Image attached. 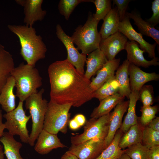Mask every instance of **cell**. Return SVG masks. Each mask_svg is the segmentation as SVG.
Instances as JSON below:
<instances>
[{
    "instance_id": "33",
    "label": "cell",
    "mask_w": 159,
    "mask_h": 159,
    "mask_svg": "<svg viewBox=\"0 0 159 159\" xmlns=\"http://www.w3.org/2000/svg\"><path fill=\"white\" fill-rule=\"evenodd\" d=\"M149 148L139 143L125 149V153L131 159H148Z\"/></svg>"
},
{
    "instance_id": "6",
    "label": "cell",
    "mask_w": 159,
    "mask_h": 159,
    "mask_svg": "<svg viewBox=\"0 0 159 159\" xmlns=\"http://www.w3.org/2000/svg\"><path fill=\"white\" fill-rule=\"evenodd\" d=\"M72 106L70 104H59L50 100L43 129L56 135L59 132L66 134L69 121V111Z\"/></svg>"
},
{
    "instance_id": "44",
    "label": "cell",
    "mask_w": 159,
    "mask_h": 159,
    "mask_svg": "<svg viewBox=\"0 0 159 159\" xmlns=\"http://www.w3.org/2000/svg\"><path fill=\"white\" fill-rule=\"evenodd\" d=\"M60 159H79L75 155L70 152L66 151L61 157Z\"/></svg>"
},
{
    "instance_id": "18",
    "label": "cell",
    "mask_w": 159,
    "mask_h": 159,
    "mask_svg": "<svg viewBox=\"0 0 159 159\" xmlns=\"http://www.w3.org/2000/svg\"><path fill=\"white\" fill-rule=\"evenodd\" d=\"M42 0H24V7L25 16L24 22L26 25L32 26L36 21L43 20L47 14V11L43 10Z\"/></svg>"
},
{
    "instance_id": "3",
    "label": "cell",
    "mask_w": 159,
    "mask_h": 159,
    "mask_svg": "<svg viewBox=\"0 0 159 159\" xmlns=\"http://www.w3.org/2000/svg\"><path fill=\"white\" fill-rule=\"evenodd\" d=\"M11 76L14 78L16 89V96L23 102L32 95L38 92L42 85V78L38 70L22 62L14 67Z\"/></svg>"
},
{
    "instance_id": "15",
    "label": "cell",
    "mask_w": 159,
    "mask_h": 159,
    "mask_svg": "<svg viewBox=\"0 0 159 159\" xmlns=\"http://www.w3.org/2000/svg\"><path fill=\"white\" fill-rule=\"evenodd\" d=\"M128 72L131 92H139L145 83L159 79V74L155 72L149 73L145 72L138 67L132 64L129 65Z\"/></svg>"
},
{
    "instance_id": "39",
    "label": "cell",
    "mask_w": 159,
    "mask_h": 159,
    "mask_svg": "<svg viewBox=\"0 0 159 159\" xmlns=\"http://www.w3.org/2000/svg\"><path fill=\"white\" fill-rule=\"evenodd\" d=\"M148 159H159V145L153 146L149 148Z\"/></svg>"
},
{
    "instance_id": "42",
    "label": "cell",
    "mask_w": 159,
    "mask_h": 159,
    "mask_svg": "<svg viewBox=\"0 0 159 159\" xmlns=\"http://www.w3.org/2000/svg\"><path fill=\"white\" fill-rule=\"evenodd\" d=\"M68 125L69 128L73 130H77L81 127L74 118L69 120Z\"/></svg>"
},
{
    "instance_id": "47",
    "label": "cell",
    "mask_w": 159,
    "mask_h": 159,
    "mask_svg": "<svg viewBox=\"0 0 159 159\" xmlns=\"http://www.w3.org/2000/svg\"><path fill=\"white\" fill-rule=\"evenodd\" d=\"M1 145L0 144V147H1Z\"/></svg>"
},
{
    "instance_id": "40",
    "label": "cell",
    "mask_w": 159,
    "mask_h": 159,
    "mask_svg": "<svg viewBox=\"0 0 159 159\" xmlns=\"http://www.w3.org/2000/svg\"><path fill=\"white\" fill-rule=\"evenodd\" d=\"M147 126L154 130L159 131V117H156L148 124Z\"/></svg>"
},
{
    "instance_id": "2",
    "label": "cell",
    "mask_w": 159,
    "mask_h": 159,
    "mask_svg": "<svg viewBox=\"0 0 159 159\" xmlns=\"http://www.w3.org/2000/svg\"><path fill=\"white\" fill-rule=\"evenodd\" d=\"M8 28L19 39L20 54L27 64L35 66L39 60L45 58L46 46L35 29L26 25H8Z\"/></svg>"
},
{
    "instance_id": "27",
    "label": "cell",
    "mask_w": 159,
    "mask_h": 159,
    "mask_svg": "<svg viewBox=\"0 0 159 159\" xmlns=\"http://www.w3.org/2000/svg\"><path fill=\"white\" fill-rule=\"evenodd\" d=\"M144 127L138 122L131 126L121 137L119 143V147L124 150L133 145L141 143Z\"/></svg>"
},
{
    "instance_id": "20",
    "label": "cell",
    "mask_w": 159,
    "mask_h": 159,
    "mask_svg": "<svg viewBox=\"0 0 159 159\" xmlns=\"http://www.w3.org/2000/svg\"><path fill=\"white\" fill-rule=\"evenodd\" d=\"M88 55L85 62L87 69L84 76L90 80L92 77L103 67L108 60L103 52L99 48Z\"/></svg>"
},
{
    "instance_id": "1",
    "label": "cell",
    "mask_w": 159,
    "mask_h": 159,
    "mask_svg": "<svg viewBox=\"0 0 159 159\" xmlns=\"http://www.w3.org/2000/svg\"><path fill=\"white\" fill-rule=\"evenodd\" d=\"M50 100L59 104L79 107L92 98L91 81L66 59L51 64L48 69Z\"/></svg>"
},
{
    "instance_id": "35",
    "label": "cell",
    "mask_w": 159,
    "mask_h": 159,
    "mask_svg": "<svg viewBox=\"0 0 159 159\" xmlns=\"http://www.w3.org/2000/svg\"><path fill=\"white\" fill-rule=\"evenodd\" d=\"M158 110L157 105L153 106H143L141 107L140 111L142 114L139 118L140 123L143 127L147 126L151 121L155 118V115Z\"/></svg>"
},
{
    "instance_id": "25",
    "label": "cell",
    "mask_w": 159,
    "mask_h": 159,
    "mask_svg": "<svg viewBox=\"0 0 159 159\" xmlns=\"http://www.w3.org/2000/svg\"><path fill=\"white\" fill-rule=\"evenodd\" d=\"M0 142L3 145L4 153L7 159H24L19 153L22 145L16 140L13 136L8 132H4Z\"/></svg>"
},
{
    "instance_id": "26",
    "label": "cell",
    "mask_w": 159,
    "mask_h": 159,
    "mask_svg": "<svg viewBox=\"0 0 159 159\" xmlns=\"http://www.w3.org/2000/svg\"><path fill=\"white\" fill-rule=\"evenodd\" d=\"M130 64L127 59L125 60L122 64L118 67L115 75L119 85L118 93L128 99L131 93L128 72Z\"/></svg>"
},
{
    "instance_id": "9",
    "label": "cell",
    "mask_w": 159,
    "mask_h": 159,
    "mask_svg": "<svg viewBox=\"0 0 159 159\" xmlns=\"http://www.w3.org/2000/svg\"><path fill=\"white\" fill-rule=\"evenodd\" d=\"M56 34L58 38L66 48L67 54L66 59L78 72L84 74V67L87 55L79 52L74 46L71 37L66 34L59 24L56 26Z\"/></svg>"
},
{
    "instance_id": "45",
    "label": "cell",
    "mask_w": 159,
    "mask_h": 159,
    "mask_svg": "<svg viewBox=\"0 0 159 159\" xmlns=\"http://www.w3.org/2000/svg\"><path fill=\"white\" fill-rule=\"evenodd\" d=\"M118 159H131L125 153L122 154Z\"/></svg>"
},
{
    "instance_id": "43",
    "label": "cell",
    "mask_w": 159,
    "mask_h": 159,
    "mask_svg": "<svg viewBox=\"0 0 159 159\" xmlns=\"http://www.w3.org/2000/svg\"><path fill=\"white\" fill-rule=\"evenodd\" d=\"M3 115L2 111L0 110V138L3 136L4 132V130L6 129L4 123L2 122Z\"/></svg>"
},
{
    "instance_id": "38",
    "label": "cell",
    "mask_w": 159,
    "mask_h": 159,
    "mask_svg": "<svg viewBox=\"0 0 159 159\" xmlns=\"http://www.w3.org/2000/svg\"><path fill=\"white\" fill-rule=\"evenodd\" d=\"M130 0H113L112 1L114 4L116 5L119 15L120 21H122L125 17L126 10Z\"/></svg>"
},
{
    "instance_id": "34",
    "label": "cell",
    "mask_w": 159,
    "mask_h": 159,
    "mask_svg": "<svg viewBox=\"0 0 159 159\" xmlns=\"http://www.w3.org/2000/svg\"><path fill=\"white\" fill-rule=\"evenodd\" d=\"M141 143L149 148L159 145V131L154 130L147 126L143 130Z\"/></svg>"
},
{
    "instance_id": "32",
    "label": "cell",
    "mask_w": 159,
    "mask_h": 159,
    "mask_svg": "<svg viewBox=\"0 0 159 159\" xmlns=\"http://www.w3.org/2000/svg\"><path fill=\"white\" fill-rule=\"evenodd\" d=\"M111 2L110 0H92L91 2L94 4L96 8L95 13L92 14L95 20L99 22L103 20L112 9Z\"/></svg>"
},
{
    "instance_id": "11",
    "label": "cell",
    "mask_w": 159,
    "mask_h": 159,
    "mask_svg": "<svg viewBox=\"0 0 159 159\" xmlns=\"http://www.w3.org/2000/svg\"><path fill=\"white\" fill-rule=\"evenodd\" d=\"M105 148L104 140L93 139L71 145L68 151L79 159H95Z\"/></svg>"
},
{
    "instance_id": "4",
    "label": "cell",
    "mask_w": 159,
    "mask_h": 159,
    "mask_svg": "<svg viewBox=\"0 0 159 159\" xmlns=\"http://www.w3.org/2000/svg\"><path fill=\"white\" fill-rule=\"evenodd\" d=\"M99 22L90 12L85 23L79 25L71 37L74 43L86 55L99 48L101 38L97 29Z\"/></svg>"
},
{
    "instance_id": "16",
    "label": "cell",
    "mask_w": 159,
    "mask_h": 159,
    "mask_svg": "<svg viewBox=\"0 0 159 159\" xmlns=\"http://www.w3.org/2000/svg\"><path fill=\"white\" fill-rule=\"evenodd\" d=\"M37 140L34 149L41 155L47 154L54 149L66 147L61 142L57 135L51 133L44 129L39 135Z\"/></svg>"
},
{
    "instance_id": "29",
    "label": "cell",
    "mask_w": 159,
    "mask_h": 159,
    "mask_svg": "<svg viewBox=\"0 0 159 159\" xmlns=\"http://www.w3.org/2000/svg\"><path fill=\"white\" fill-rule=\"evenodd\" d=\"M124 133L120 129L116 132L114 138L109 145L95 159H118L125 153L119 146L120 140Z\"/></svg>"
},
{
    "instance_id": "46",
    "label": "cell",
    "mask_w": 159,
    "mask_h": 159,
    "mask_svg": "<svg viewBox=\"0 0 159 159\" xmlns=\"http://www.w3.org/2000/svg\"><path fill=\"white\" fill-rule=\"evenodd\" d=\"M4 155L3 146L1 145L0 147V159H4Z\"/></svg>"
},
{
    "instance_id": "14",
    "label": "cell",
    "mask_w": 159,
    "mask_h": 159,
    "mask_svg": "<svg viewBox=\"0 0 159 159\" xmlns=\"http://www.w3.org/2000/svg\"><path fill=\"white\" fill-rule=\"evenodd\" d=\"M129 105V100H123L119 103L113 111L110 112L108 133L104 140L105 148L112 142L116 132L121 127L123 117L128 109Z\"/></svg>"
},
{
    "instance_id": "30",
    "label": "cell",
    "mask_w": 159,
    "mask_h": 159,
    "mask_svg": "<svg viewBox=\"0 0 159 159\" xmlns=\"http://www.w3.org/2000/svg\"><path fill=\"white\" fill-rule=\"evenodd\" d=\"M119 90V85L114 75L93 93L92 97L100 101L107 97L118 93Z\"/></svg>"
},
{
    "instance_id": "17",
    "label": "cell",
    "mask_w": 159,
    "mask_h": 159,
    "mask_svg": "<svg viewBox=\"0 0 159 159\" xmlns=\"http://www.w3.org/2000/svg\"><path fill=\"white\" fill-rule=\"evenodd\" d=\"M120 58L108 60L103 67L96 72V77L91 81L90 86L93 93L113 76L120 64Z\"/></svg>"
},
{
    "instance_id": "23",
    "label": "cell",
    "mask_w": 159,
    "mask_h": 159,
    "mask_svg": "<svg viewBox=\"0 0 159 159\" xmlns=\"http://www.w3.org/2000/svg\"><path fill=\"white\" fill-rule=\"evenodd\" d=\"M125 98L118 93L101 100L99 105L91 113V118L97 119L109 114L119 103L124 100Z\"/></svg>"
},
{
    "instance_id": "41",
    "label": "cell",
    "mask_w": 159,
    "mask_h": 159,
    "mask_svg": "<svg viewBox=\"0 0 159 159\" xmlns=\"http://www.w3.org/2000/svg\"><path fill=\"white\" fill-rule=\"evenodd\" d=\"M73 118L77 122L80 127L85 125L86 122L85 117L82 114L76 115Z\"/></svg>"
},
{
    "instance_id": "36",
    "label": "cell",
    "mask_w": 159,
    "mask_h": 159,
    "mask_svg": "<svg viewBox=\"0 0 159 159\" xmlns=\"http://www.w3.org/2000/svg\"><path fill=\"white\" fill-rule=\"evenodd\" d=\"M154 92L151 85H144L139 91V100L143 103V106H151L154 102Z\"/></svg>"
},
{
    "instance_id": "22",
    "label": "cell",
    "mask_w": 159,
    "mask_h": 159,
    "mask_svg": "<svg viewBox=\"0 0 159 159\" xmlns=\"http://www.w3.org/2000/svg\"><path fill=\"white\" fill-rule=\"evenodd\" d=\"M103 20L99 32L101 39H105L118 31L120 21L116 6L111 9Z\"/></svg>"
},
{
    "instance_id": "24",
    "label": "cell",
    "mask_w": 159,
    "mask_h": 159,
    "mask_svg": "<svg viewBox=\"0 0 159 159\" xmlns=\"http://www.w3.org/2000/svg\"><path fill=\"white\" fill-rule=\"evenodd\" d=\"M126 14L129 19H132L134 24L138 27L140 33L142 35L153 38L158 44H159V31L154 27L143 20L139 13L135 11L126 12Z\"/></svg>"
},
{
    "instance_id": "37",
    "label": "cell",
    "mask_w": 159,
    "mask_h": 159,
    "mask_svg": "<svg viewBox=\"0 0 159 159\" xmlns=\"http://www.w3.org/2000/svg\"><path fill=\"white\" fill-rule=\"evenodd\" d=\"M153 14L150 18L145 20L154 27L159 23V0H155L152 2Z\"/></svg>"
},
{
    "instance_id": "28",
    "label": "cell",
    "mask_w": 159,
    "mask_h": 159,
    "mask_svg": "<svg viewBox=\"0 0 159 159\" xmlns=\"http://www.w3.org/2000/svg\"><path fill=\"white\" fill-rule=\"evenodd\" d=\"M139 92H131L129 96V105L127 113L120 129L123 133L127 131L131 126L138 122V118L135 112L137 102L139 100Z\"/></svg>"
},
{
    "instance_id": "19",
    "label": "cell",
    "mask_w": 159,
    "mask_h": 159,
    "mask_svg": "<svg viewBox=\"0 0 159 159\" xmlns=\"http://www.w3.org/2000/svg\"><path fill=\"white\" fill-rule=\"evenodd\" d=\"M14 67L12 55L0 44V93Z\"/></svg>"
},
{
    "instance_id": "21",
    "label": "cell",
    "mask_w": 159,
    "mask_h": 159,
    "mask_svg": "<svg viewBox=\"0 0 159 159\" xmlns=\"http://www.w3.org/2000/svg\"><path fill=\"white\" fill-rule=\"evenodd\" d=\"M15 82L11 76L2 88L0 93V105L6 113L14 109L16 107V96L14 92Z\"/></svg>"
},
{
    "instance_id": "31",
    "label": "cell",
    "mask_w": 159,
    "mask_h": 159,
    "mask_svg": "<svg viewBox=\"0 0 159 159\" xmlns=\"http://www.w3.org/2000/svg\"><path fill=\"white\" fill-rule=\"evenodd\" d=\"M92 0H60L58 5V9L60 14L63 16L67 20L76 7L80 3L91 2Z\"/></svg>"
},
{
    "instance_id": "13",
    "label": "cell",
    "mask_w": 159,
    "mask_h": 159,
    "mask_svg": "<svg viewBox=\"0 0 159 159\" xmlns=\"http://www.w3.org/2000/svg\"><path fill=\"white\" fill-rule=\"evenodd\" d=\"M125 49L127 52V59L130 64L144 68L159 65L158 57H155L150 61L146 60L143 55L145 51L141 49L138 43L135 41H128Z\"/></svg>"
},
{
    "instance_id": "7",
    "label": "cell",
    "mask_w": 159,
    "mask_h": 159,
    "mask_svg": "<svg viewBox=\"0 0 159 159\" xmlns=\"http://www.w3.org/2000/svg\"><path fill=\"white\" fill-rule=\"evenodd\" d=\"M23 102L19 101L16 107L3 116L6 120L4 124L8 132L13 136L19 135L21 142L28 143L29 135L26 125L31 117L30 115L27 116L26 114Z\"/></svg>"
},
{
    "instance_id": "5",
    "label": "cell",
    "mask_w": 159,
    "mask_h": 159,
    "mask_svg": "<svg viewBox=\"0 0 159 159\" xmlns=\"http://www.w3.org/2000/svg\"><path fill=\"white\" fill-rule=\"evenodd\" d=\"M44 91V89L42 88L25 100L26 108L29 110L32 119V130L28 143L32 146L34 145L36 140L43 128L48 104L47 100L42 97Z\"/></svg>"
},
{
    "instance_id": "8",
    "label": "cell",
    "mask_w": 159,
    "mask_h": 159,
    "mask_svg": "<svg viewBox=\"0 0 159 159\" xmlns=\"http://www.w3.org/2000/svg\"><path fill=\"white\" fill-rule=\"evenodd\" d=\"M110 113L97 119L91 118L87 120L83 132L71 137L72 145H77L93 139L104 140L108 133Z\"/></svg>"
},
{
    "instance_id": "12",
    "label": "cell",
    "mask_w": 159,
    "mask_h": 159,
    "mask_svg": "<svg viewBox=\"0 0 159 159\" xmlns=\"http://www.w3.org/2000/svg\"><path fill=\"white\" fill-rule=\"evenodd\" d=\"M128 39L119 31L105 39H101L99 48L108 60H111L121 50L124 49Z\"/></svg>"
},
{
    "instance_id": "10",
    "label": "cell",
    "mask_w": 159,
    "mask_h": 159,
    "mask_svg": "<svg viewBox=\"0 0 159 159\" xmlns=\"http://www.w3.org/2000/svg\"><path fill=\"white\" fill-rule=\"evenodd\" d=\"M118 31L130 41H134L138 43L139 44L140 48L146 52L149 57L153 59L155 57V49L157 44L155 42L152 44L145 40L143 35L134 29L129 18L126 14L123 19L120 22Z\"/></svg>"
}]
</instances>
